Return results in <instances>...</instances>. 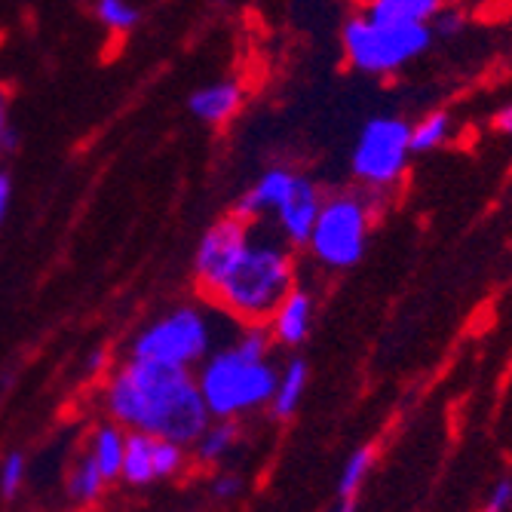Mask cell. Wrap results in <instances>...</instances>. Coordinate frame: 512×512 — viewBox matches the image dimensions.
Masks as SVG:
<instances>
[{"label": "cell", "instance_id": "obj_7", "mask_svg": "<svg viewBox=\"0 0 512 512\" xmlns=\"http://www.w3.org/2000/svg\"><path fill=\"white\" fill-rule=\"evenodd\" d=\"M411 157V123L402 117H371L353 145L350 172L362 188L387 194L405 178Z\"/></svg>", "mask_w": 512, "mask_h": 512}, {"label": "cell", "instance_id": "obj_6", "mask_svg": "<svg viewBox=\"0 0 512 512\" xmlns=\"http://www.w3.org/2000/svg\"><path fill=\"white\" fill-rule=\"evenodd\" d=\"M215 350L212 316L197 304H181L157 319L126 344L129 359H148L175 368H197Z\"/></svg>", "mask_w": 512, "mask_h": 512}, {"label": "cell", "instance_id": "obj_27", "mask_svg": "<svg viewBox=\"0 0 512 512\" xmlns=\"http://www.w3.org/2000/svg\"><path fill=\"white\" fill-rule=\"evenodd\" d=\"M10 203H13V178L7 172H0V227H4L10 215Z\"/></svg>", "mask_w": 512, "mask_h": 512}, {"label": "cell", "instance_id": "obj_24", "mask_svg": "<svg viewBox=\"0 0 512 512\" xmlns=\"http://www.w3.org/2000/svg\"><path fill=\"white\" fill-rule=\"evenodd\" d=\"M430 28H433V37L454 40V37H460L463 31H467V16H463V10H457V7H448V4H445V7L433 16Z\"/></svg>", "mask_w": 512, "mask_h": 512}, {"label": "cell", "instance_id": "obj_13", "mask_svg": "<svg viewBox=\"0 0 512 512\" xmlns=\"http://www.w3.org/2000/svg\"><path fill=\"white\" fill-rule=\"evenodd\" d=\"M448 0H362L359 16L387 25H430Z\"/></svg>", "mask_w": 512, "mask_h": 512}, {"label": "cell", "instance_id": "obj_10", "mask_svg": "<svg viewBox=\"0 0 512 512\" xmlns=\"http://www.w3.org/2000/svg\"><path fill=\"white\" fill-rule=\"evenodd\" d=\"M313 310H316L313 295L301 286H292L267 319V332H270L273 344L301 347L313 329Z\"/></svg>", "mask_w": 512, "mask_h": 512}, {"label": "cell", "instance_id": "obj_22", "mask_svg": "<svg viewBox=\"0 0 512 512\" xmlns=\"http://www.w3.org/2000/svg\"><path fill=\"white\" fill-rule=\"evenodd\" d=\"M96 19L105 28H111L117 34H126V31H132L138 25V19H142V16H138V7L129 4V0H96Z\"/></svg>", "mask_w": 512, "mask_h": 512}, {"label": "cell", "instance_id": "obj_2", "mask_svg": "<svg viewBox=\"0 0 512 512\" xmlns=\"http://www.w3.org/2000/svg\"><path fill=\"white\" fill-rule=\"evenodd\" d=\"M273 338L264 322H246V329L224 347H215L203 362L197 387L209 417L237 421V417L267 408L279 368L270 362Z\"/></svg>", "mask_w": 512, "mask_h": 512}, {"label": "cell", "instance_id": "obj_23", "mask_svg": "<svg viewBox=\"0 0 512 512\" xmlns=\"http://www.w3.org/2000/svg\"><path fill=\"white\" fill-rule=\"evenodd\" d=\"M25 476H28V460L22 451H10L0 460V497L4 500H16L22 485H25Z\"/></svg>", "mask_w": 512, "mask_h": 512}, {"label": "cell", "instance_id": "obj_19", "mask_svg": "<svg viewBox=\"0 0 512 512\" xmlns=\"http://www.w3.org/2000/svg\"><path fill=\"white\" fill-rule=\"evenodd\" d=\"M111 482L102 476V470L96 467V460H92L89 454H83L74 467H71V473H68V479H65V494H68V500L71 503H77V506H89V503H99L102 497H105V488H108Z\"/></svg>", "mask_w": 512, "mask_h": 512}, {"label": "cell", "instance_id": "obj_5", "mask_svg": "<svg viewBox=\"0 0 512 512\" xmlns=\"http://www.w3.org/2000/svg\"><path fill=\"white\" fill-rule=\"evenodd\" d=\"M433 40L436 37L430 25H387L371 22L359 13L347 19L341 31L350 68L368 77H390L408 68L411 62L430 53Z\"/></svg>", "mask_w": 512, "mask_h": 512}, {"label": "cell", "instance_id": "obj_20", "mask_svg": "<svg viewBox=\"0 0 512 512\" xmlns=\"http://www.w3.org/2000/svg\"><path fill=\"white\" fill-rule=\"evenodd\" d=\"M454 135V117L448 111H430L417 123H411V154H430L442 148Z\"/></svg>", "mask_w": 512, "mask_h": 512}, {"label": "cell", "instance_id": "obj_11", "mask_svg": "<svg viewBox=\"0 0 512 512\" xmlns=\"http://www.w3.org/2000/svg\"><path fill=\"white\" fill-rule=\"evenodd\" d=\"M295 178H298V172L289 169V166H270V169H264L261 178L240 197L234 215H240L249 224L258 221V218H264V215H273V209L283 203V197L289 194Z\"/></svg>", "mask_w": 512, "mask_h": 512}, {"label": "cell", "instance_id": "obj_4", "mask_svg": "<svg viewBox=\"0 0 512 512\" xmlns=\"http://www.w3.org/2000/svg\"><path fill=\"white\" fill-rule=\"evenodd\" d=\"M378 194L375 191H335L322 197L316 221L310 227V255L329 270H347L362 261L371 227H375Z\"/></svg>", "mask_w": 512, "mask_h": 512}, {"label": "cell", "instance_id": "obj_14", "mask_svg": "<svg viewBox=\"0 0 512 512\" xmlns=\"http://www.w3.org/2000/svg\"><path fill=\"white\" fill-rule=\"evenodd\" d=\"M307 381H310V368L301 356H292L283 368H279L276 375V387H273V396L267 402L270 414L276 421H289V417L298 414L301 402H304V393H307Z\"/></svg>", "mask_w": 512, "mask_h": 512}, {"label": "cell", "instance_id": "obj_25", "mask_svg": "<svg viewBox=\"0 0 512 512\" xmlns=\"http://www.w3.org/2000/svg\"><path fill=\"white\" fill-rule=\"evenodd\" d=\"M243 491H246V482H243V476H237V473H218V476L212 479V485H209V497L218 500V503L237 500V497H243Z\"/></svg>", "mask_w": 512, "mask_h": 512}, {"label": "cell", "instance_id": "obj_15", "mask_svg": "<svg viewBox=\"0 0 512 512\" xmlns=\"http://www.w3.org/2000/svg\"><path fill=\"white\" fill-rule=\"evenodd\" d=\"M154 445H157V436L126 430L120 482H126L132 488H148V485L157 482V476H154Z\"/></svg>", "mask_w": 512, "mask_h": 512}, {"label": "cell", "instance_id": "obj_8", "mask_svg": "<svg viewBox=\"0 0 512 512\" xmlns=\"http://www.w3.org/2000/svg\"><path fill=\"white\" fill-rule=\"evenodd\" d=\"M249 234H252V227L240 215H227V218L215 221L203 234L197 255H194V276L206 295L218 286V279L227 273V267L234 264V258L246 246Z\"/></svg>", "mask_w": 512, "mask_h": 512}, {"label": "cell", "instance_id": "obj_28", "mask_svg": "<svg viewBox=\"0 0 512 512\" xmlns=\"http://www.w3.org/2000/svg\"><path fill=\"white\" fill-rule=\"evenodd\" d=\"M491 126H494V132H500V135H509V138H512V102H506V105L491 117Z\"/></svg>", "mask_w": 512, "mask_h": 512}, {"label": "cell", "instance_id": "obj_29", "mask_svg": "<svg viewBox=\"0 0 512 512\" xmlns=\"http://www.w3.org/2000/svg\"><path fill=\"white\" fill-rule=\"evenodd\" d=\"M7 138H10V123H7V96L0 89V151H7Z\"/></svg>", "mask_w": 512, "mask_h": 512}, {"label": "cell", "instance_id": "obj_17", "mask_svg": "<svg viewBox=\"0 0 512 512\" xmlns=\"http://www.w3.org/2000/svg\"><path fill=\"white\" fill-rule=\"evenodd\" d=\"M89 457L96 460V467L102 470V476L108 482H120V463H123V448H126V430L114 421L108 424H99L89 436V445H86Z\"/></svg>", "mask_w": 512, "mask_h": 512}, {"label": "cell", "instance_id": "obj_12", "mask_svg": "<svg viewBox=\"0 0 512 512\" xmlns=\"http://www.w3.org/2000/svg\"><path fill=\"white\" fill-rule=\"evenodd\" d=\"M240 105H243V86L237 80H215L209 86H200L188 102L191 114L212 126L227 123L240 111Z\"/></svg>", "mask_w": 512, "mask_h": 512}, {"label": "cell", "instance_id": "obj_9", "mask_svg": "<svg viewBox=\"0 0 512 512\" xmlns=\"http://www.w3.org/2000/svg\"><path fill=\"white\" fill-rule=\"evenodd\" d=\"M319 206H322V191L316 188V184L307 175L298 172V178L289 188V194L283 197V203L273 209L276 224H279V234H283L286 243H292V246H304L307 243Z\"/></svg>", "mask_w": 512, "mask_h": 512}, {"label": "cell", "instance_id": "obj_16", "mask_svg": "<svg viewBox=\"0 0 512 512\" xmlns=\"http://www.w3.org/2000/svg\"><path fill=\"white\" fill-rule=\"evenodd\" d=\"M237 445H240L237 421H221V417H212L188 451L194 454L197 463H203V467H215V463H221Z\"/></svg>", "mask_w": 512, "mask_h": 512}, {"label": "cell", "instance_id": "obj_3", "mask_svg": "<svg viewBox=\"0 0 512 512\" xmlns=\"http://www.w3.org/2000/svg\"><path fill=\"white\" fill-rule=\"evenodd\" d=\"M292 286H295L292 252L279 240L252 230L246 246L234 258V264L227 267V273L218 279V286L209 292V298L218 307H224L230 316H237L240 322H267Z\"/></svg>", "mask_w": 512, "mask_h": 512}, {"label": "cell", "instance_id": "obj_1", "mask_svg": "<svg viewBox=\"0 0 512 512\" xmlns=\"http://www.w3.org/2000/svg\"><path fill=\"white\" fill-rule=\"evenodd\" d=\"M102 408L123 430L172 439L184 448L212 421L191 368L129 356L108 375Z\"/></svg>", "mask_w": 512, "mask_h": 512}, {"label": "cell", "instance_id": "obj_18", "mask_svg": "<svg viewBox=\"0 0 512 512\" xmlns=\"http://www.w3.org/2000/svg\"><path fill=\"white\" fill-rule=\"evenodd\" d=\"M375 445H362L356 448L347 460H344V467H341V476H338V506L341 509H353L356 506V497L359 491L365 488L371 470H375Z\"/></svg>", "mask_w": 512, "mask_h": 512}, {"label": "cell", "instance_id": "obj_21", "mask_svg": "<svg viewBox=\"0 0 512 512\" xmlns=\"http://www.w3.org/2000/svg\"><path fill=\"white\" fill-rule=\"evenodd\" d=\"M188 448L172 442V439H157L154 445V476L157 482H169V479H178L184 470H188Z\"/></svg>", "mask_w": 512, "mask_h": 512}, {"label": "cell", "instance_id": "obj_26", "mask_svg": "<svg viewBox=\"0 0 512 512\" xmlns=\"http://www.w3.org/2000/svg\"><path fill=\"white\" fill-rule=\"evenodd\" d=\"M512 509V476H500L485 497V512H506Z\"/></svg>", "mask_w": 512, "mask_h": 512}]
</instances>
